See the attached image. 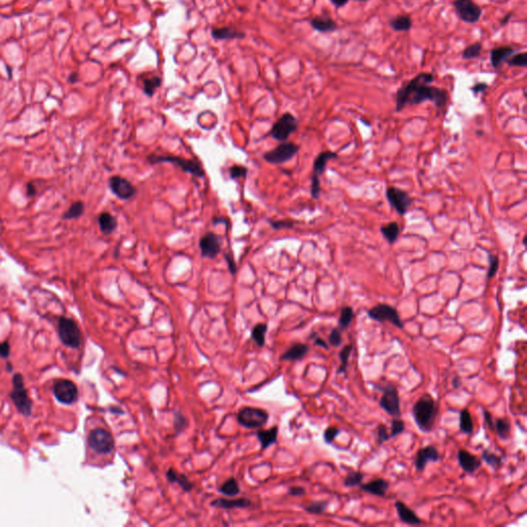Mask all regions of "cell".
<instances>
[{"label": "cell", "mask_w": 527, "mask_h": 527, "mask_svg": "<svg viewBox=\"0 0 527 527\" xmlns=\"http://www.w3.org/2000/svg\"><path fill=\"white\" fill-rule=\"evenodd\" d=\"M277 435H278V427L273 426L269 430H260L258 432L259 441L262 444V447L268 448L271 445L275 444L277 442Z\"/></svg>", "instance_id": "cell-29"}, {"label": "cell", "mask_w": 527, "mask_h": 527, "mask_svg": "<svg viewBox=\"0 0 527 527\" xmlns=\"http://www.w3.org/2000/svg\"><path fill=\"white\" fill-rule=\"evenodd\" d=\"M412 415L421 431L428 432L432 429L438 415V405L430 394L422 395L414 404Z\"/></svg>", "instance_id": "cell-2"}, {"label": "cell", "mask_w": 527, "mask_h": 527, "mask_svg": "<svg viewBox=\"0 0 527 527\" xmlns=\"http://www.w3.org/2000/svg\"><path fill=\"white\" fill-rule=\"evenodd\" d=\"M84 210H85V205L83 202L77 201V202H75V203H73L69 207V209L64 213L63 219H65V220L78 219L79 216H82V214L84 213Z\"/></svg>", "instance_id": "cell-38"}, {"label": "cell", "mask_w": 527, "mask_h": 527, "mask_svg": "<svg viewBox=\"0 0 527 527\" xmlns=\"http://www.w3.org/2000/svg\"><path fill=\"white\" fill-rule=\"evenodd\" d=\"M487 88H488V85L486 84V83H478V84L474 85V86L471 88V90H472L475 94H480V93L485 92L486 90H487Z\"/></svg>", "instance_id": "cell-54"}, {"label": "cell", "mask_w": 527, "mask_h": 527, "mask_svg": "<svg viewBox=\"0 0 527 527\" xmlns=\"http://www.w3.org/2000/svg\"><path fill=\"white\" fill-rule=\"evenodd\" d=\"M340 432H341V430L339 428L328 427L326 429V431H324V433H323V440L327 444H332Z\"/></svg>", "instance_id": "cell-49"}, {"label": "cell", "mask_w": 527, "mask_h": 527, "mask_svg": "<svg viewBox=\"0 0 527 527\" xmlns=\"http://www.w3.org/2000/svg\"><path fill=\"white\" fill-rule=\"evenodd\" d=\"M494 430L502 440H508L510 438L511 423L506 419L500 418L494 422Z\"/></svg>", "instance_id": "cell-36"}, {"label": "cell", "mask_w": 527, "mask_h": 527, "mask_svg": "<svg viewBox=\"0 0 527 527\" xmlns=\"http://www.w3.org/2000/svg\"><path fill=\"white\" fill-rule=\"evenodd\" d=\"M321 193V187H320V179L316 175H312L311 179V196L313 199H318Z\"/></svg>", "instance_id": "cell-50"}, {"label": "cell", "mask_w": 527, "mask_h": 527, "mask_svg": "<svg viewBox=\"0 0 527 527\" xmlns=\"http://www.w3.org/2000/svg\"><path fill=\"white\" fill-rule=\"evenodd\" d=\"M510 66L515 67H526L527 66V54L526 53H519L516 55H512L507 61Z\"/></svg>", "instance_id": "cell-43"}, {"label": "cell", "mask_w": 527, "mask_h": 527, "mask_svg": "<svg viewBox=\"0 0 527 527\" xmlns=\"http://www.w3.org/2000/svg\"><path fill=\"white\" fill-rule=\"evenodd\" d=\"M452 385H453V388H455V389L459 388L461 385V379L459 377H455L452 381Z\"/></svg>", "instance_id": "cell-61"}, {"label": "cell", "mask_w": 527, "mask_h": 527, "mask_svg": "<svg viewBox=\"0 0 527 527\" xmlns=\"http://www.w3.org/2000/svg\"><path fill=\"white\" fill-rule=\"evenodd\" d=\"M329 506V502L324 501V502H315V503H311L309 506H307L305 508V511L310 513V514H315V515H320L322 513H324V511L327 510Z\"/></svg>", "instance_id": "cell-44"}, {"label": "cell", "mask_w": 527, "mask_h": 527, "mask_svg": "<svg viewBox=\"0 0 527 527\" xmlns=\"http://www.w3.org/2000/svg\"><path fill=\"white\" fill-rule=\"evenodd\" d=\"M380 231H381L383 237L387 240V242L389 243V244H393V243L397 240V238L399 236V233H400V229H399L398 224L394 223V222L382 226Z\"/></svg>", "instance_id": "cell-30"}, {"label": "cell", "mask_w": 527, "mask_h": 527, "mask_svg": "<svg viewBox=\"0 0 527 527\" xmlns=\"http://www.w3.org/2000/svg\"><path fill=\"white\" fill-rule=\"evenodd\" d=\"M298 125V119L292 113L287 112L278 118L268 135L277 141H287L291 134L297 131Z\"/></svg>", "instance_id": "cell-4"}, {"label": "cell", "mask_w": 527, "mask_h": 527, "mask_svg": "<svg viewBox=\"0 0 527 527\" xmlns=\"http://www.w3.org/2000/svg\"><path fill=\"white\" fill-rule=\"evenodd\" d=\"M386 198L390 205L399 215H405L412 205V198L407 192L398 188H388L386 190Z\"/></svg>", "instance_id": "cell-12"}, {"label": "cell", "mask_w": 527, "mask_h": 527, "mask_svg": "<svg viewBox=\"0 0 527 527\" xmlns=\"http://www.w3.org/2000/svg\"><path fill=\"white\" fill-rule=\"evenodd\" d=\"M309 351V347L306 345V344H295L293 345L289 350H287L285 352V354L282 355V359L285 360H290V361H294V360H299L301 358H303Z\"/></svg>", "instance_id": "cell-27"}, {"label": "cell", "mask_w": 527, "mask_h": 527, "mask_svg": "<svg viewBox=\"0 0 527 527\" xmlns=\"http://www.w3.org/2000/svg\"><path fill=\"white\" fill-rule=\"evenodd\" d=\"M516 50L511 46H501L492 49L490 51V62L493 68H499L502 63L506 62L512 55H514Z\"/></svg>", "instance_id": "cell-21"}, {"label": "cell", "mask_w": 527, "mask_h": 527, "mask_svg": "<svg viewBox=\"0 0 527 527\" xmlns=\"http://www.w3.org/2000/svg\"><path fill=\"white\" fill-rule=\"evenodd\" d=\"M269 224L272 226L273 229H276V230L289 229V228L294 227V222H291V221H276V222L269 221Z\"/></svg>", "instance_id": "cell-52"}, {"label": "cell", "mask_w": 527, "mask_h": 527, "mask_svg": "<svg viewBox=\"0 0 527 527\" xmlns=\"http://www.w3.org/2000/svg\"><path fill=\"white\" fill-rule=\"evenodd\" d=\"M300 147L299 145L293 143V142H286L283 141L281 144L276 146L274 149L269 150L264 153L263 158L266 162L270 164H283L286 162L293 159L297 152L299 151Z\"/></svg>", "instance_id": "cell-6"}, {"label": "cell", "mask_w": 527, "mask_h": 527, "mask_svg": "<svg viewBox=\"0 0 527 527\" xmlns=\"http://www.w3.org/2000/svg\"><path fill=\"white\" fill-rule=\"evenodd\" d=\"M360 489L364 492L383 498L389 488V483L384 479H377L366 484H360Z\"/></svg>", "instance_id": "cell-20"}, {"label": "cell", "mask_w": 527, "mask_h": 527, "mask_svg": "<svg viewBox=\"0 0 527 527\" xmlns=\"http://www.w3.org/2000/svg\"><path fill=\"white\" fill-rule=\"evenodd\" d=\"M394 507L397 516L401 522L409 525H419L422 523V520L417 516V514L413 510H411L407 505H405L402 502H395Z\"/></svg>", "instance_id": "cell-19"}, {"label": "cell", "mask_w": 527, "mask_h": 527, "mask_svg": "<svg viewBox=\"0 0 527 527\" xmlns=\"http://www.w3.org/2000/svg\"><path fill=\"white\" fill-rule=\"evenodd\" d=\"M353 317H354V311H353L352 307H350V306L343 307L341 310L340 317H339V329L341 331L347 330L348 327L350 326V323L353 320Z\"/></svg>", "instance_id": "cell-34"}, {"label": "cell", "mask_w": 527, "mask_h": 527, "mask_svg": "<svg viewBox=\"0 0 527 527\" xmlns=\"http://www.w3.org/2000/svg\"><path fill=\"white\" fill-rule=\"evenodd\" d=\"M9 352H10V346L7 343L0 344V354L7 357L9 355Z\"/></svg>", "instance_id": "cell-58"}, {"label": "cell", "mask_w": 527, "mask_h": 527, "mask_svg": "<svg viewBox=\"0 0 527 527\" xmlns=\"http://www.w3.org/2000/svg\"><path fill=\"white\" fill-rule=\"evenodd\" d=\"M221 492L224 493L225 495H228V497H235V495H237L240 492L238 482L235 479H233V478L228 480L227 482H225L223 484V486L221 487Z\"/></svg>", "instance_id": "cell-40"}, {"label": "cell", "mask_w": 527, "mask_h": 527, "mask_svg": "<svg viewBox=\"0 0 527 527\" xmlns=\"http://www.w3.org/2000/svg\"><path fill=\"white\" fill-rule=\"evenodd\" d=\"M58 333L61 341L70 348H78L82 343V335L75 321L61 317L58 324Z\"/></svg>", "instance_id": "cell-5"}, {"label": "cell", "mask_w": 527, "mask_h": 527, "mask_svg": "<svg viewBox=\"0 0 527 527\" xmlns=\"http://www.w3.org/2000/svg\"><path fill=\"white\" fill-rule=\"evenodd\" d=\"M147 161L149 164H160V163H171L175 166H178L181 170L187 173H190L196 177H204L205 171L203 166L197 160H187L180 157L175 156H148Z\"/></svg>", "instance_id": "cell-3"}, {"label": "cell", "mask_w": 527, "mask_h": 527, "mask_svg": "<svg viewBox=\"0 0 527 527\" xmlns=\"http://www.w3.org/2000/svg\"><path fill=\"white\" fill-rule=\"evenodd\" d=\"M267 333V324L266 323H259L254 328L252 337L256 341V343L259 346H264L265 344V335Z\"/></svg>", "instance_id": "cell-41"}, {"label": "cell", "mask_w": 527, "mask_h": 527, "mask_svg": "<svg viewBox=\"0 0 527 527\" xmlns=\"http://www.w3.org/2000/svg\"><path fill=\"white\" fill-rule=\"evenodd\" d=\"M483 416H484V420H485V423H486V425H487V427L491 430H494V420H493L492 414L488 411L483 410Z\"/></svg>", "instance_id": "cell-53"}, {"label": "cell", "mask_w": 527, "mask_h": 527, "mask_svg": "<svg viewBox=\"0 0 527 527\" xmlns=\"http://www.w3.org/2000/svg\"><path fill=\"white\" fill-rule=\"evenodd\" d=\"M405 430V423L402 420L399 419H393L391 421V428H390V435L389 439L395 438L396 436L400 435Z\"/></svg>", "instance_id": "cell-47"}, {"label": "cell", "mask_w": 527, "mask_h": 527, "mask_svg": "<svg viewBox=\"0 0 527 527\" xmlns=\"http://www.w3.org/2000/svg\"><path fill=\"white\" fill-rule=\"evenodd\" d=\"M377 432H378V444L379 445H381L382 443L389 440V433H388L387 427L385 425L379 424L377 427Z\"/></svg>", "instance_id": "cell-51"}, {"label": "cell", "mask_w": 527, "mask_h": 527, "mask_svg": "<svg viewBox=\"0 0 527 527\" xmlns=\"http://www.w3.org/2000/svg\"><path fill=\"white\" fill-rule=\"evenodd\" d=\"M76 80H77V74L76 73H72L70 75V77H69V82L70 83H75Z\"/></svg>", "instance_id": "cell-63"}, {"label": "cell", "mask_w": 527, "mask_h": 527, "mask_svg": "<svg viewBox=\"0 0 527 527\" xmlns=\"http://www.w3.org/2000/svg\"><path fill=\"white\" fill-rule=\"evenodd\" d=\"M311 27L320 33H331L337 30V23L330 17L317 16L310 21Z\"/></svg>", "instance_id": "cell-22"}, {"label": "cell", "mask_w": 527, "mask_h": 527, "mask_svg": "<svg viewBox=\"0 0 527 527\" xmlns=\"http://www.w3.org/2000/svg\"><path fill=\"white\" fill-rule=\"evenodd\" d=\"M329 342L334 347L341 346V344L343 342V339H342L341 330L339 328H335V329L332 330V332L330 334V337H329Z\"/></svg>", "instance_id": "cell-48"}, {"label": "cell", "mask_w": 527, "mask_h": 527, "mask_svg": "<svg viewBox=\"0 0 527 527\" xmlns=\"http://www.w3.org/2000/svg\"><path fill=\"white\" fill-rule=\"evenodd\" d=\"M363 474L360 472H351L349 473L345 479H344V486L345 487H354V486H359L362 482Z\"/></svg>", "instance_id": "cell-42"}, {"label": "cell", "mask_w": 527, "mask_h": 527, "mask_svg": "<svg viewBox=\"0 0 527 527\" xmlns=\"http://www.w3.org/2000/svg\"><path fill=\"white\" fill-rule=\"evenodd\" d=\"M12 397L16 404L19 411L23 414L28 415L31 411V401L24 387L23 379L21 375H15L14 377V390Z\"/></svg>", "instance_id": "cell-14"}, {"label": "cell", "mask_w": 527, "mask_h": 527, "mask_svg": "<svg viewBox=\"0 0 527 527\" xmlns=\"http://www.w3.org/2000/svg\"><path fill=\"white\" fill-rule=\"evenodd\" d=\"M108 184H109L111 192L118 199L124 200V201L130 200L137 193L135 187L129 180H127L126 178L120 177V176H117V175L110 177L108 180Z\"/></svg>", "instance_id": "cell-15"}, {"label": "cell", "mask_w": 527, "mask_h": 527, "mask_svg": "<svg viewBox=\"0 0 527 527\" xmlns=\"http://www.w3.org/2000/svg\"><path fill=\"white\" fill-rule=\"evenodd\" d=\"M389 26L395 32H406L412 28L413 22L409 16L399 15L389 20Z\"/></svg>", "instance_id": "cell-26"}, {"label": "cell", "mask_w": 527, "mask_h": 527, "mask_svg": "<svg viewBox=\"0 0 527 527\" xmlns=\"http://www.w3.org/2000/svg\"><path fill=\"white\" fill-rule=\"evenodd\" d=\"M338 157V154L336 152H333V151H322L320 152L317 158L315 159L314 161V164H313V170H314V174L313 175H316V176H320L324 171H326V167H327V164L328 162L332 159H336Z\"/></svg>", "instance_id": "cell-24"}, {"label": "cell", "mask_w": 527, "mask_h": 527, "mask_svg": "<svg viewBox=\"0 0 527 527\" xmlns=\"http://www.w3.org/2000/svg\"><path fill=\"white\" fill-rule=\"evenodd\" d=\"M315 345L321 346V347H323L324 349H329V346H328L327 342H324L321 338H315Z\"/></svg>", "instance_id": "cell-59"}, {"label": "cell", "mask_w": 527, "mask_h": 527, "mask_svg": "<svg viewBox=\"0 0 527 527\" xmlns=\"http://www.w3.org/2000/svg\"><path fill=\"white\" fill-rule=\"evenodd\" d=\"M211 35L214 39L218 40H229V39H239L245 36L244 32L238 31L233 27H224V28H213L211 30Z\"/></svg>", "instance_id": "cell-23"}, {"label": "cell", "mask_w": 527, "mask_h": 527, "mask_svg": "<svg viewBox=\"0 0 527 527\" xmlns=\"http://www.w3.org/2000/svg\"><path fill=\"white\" fill-rule=\"evenodd\" d=\"M352 349H353L352 345L348 344V345L344 346L342 348V350L339 352V358L341 360V366H340V368L337 371L338 374H344L346 372V369H347V366H348V361H349V357H350V354L352 352Z\"/></svg>", "instance_id": "cell-39"}, {"label": "cell", "mask_w": 527, "mask_h": 527, "mask_svg": "<svg viewBox=\"0 0 527 527\" xmlns=\"http://www.w3.org/2000/svg\"><path fill=\"white\" fill-rule=\"evenodd\" d=\"M382 390V396L379 399V406L388 415L393 417L400 416V405L399 395L397 388L394 385H386L380 388Z\"/></svg>", "instance_id": "cell-8"}, {"label": "cell", "mask_w": 527, "mask_h": 527, "mask_svg": "<svg viewBox=\"0 0 527 527\" xmlns=\"http://www.w3.org/2000/svg\"><path fill=\"white\" fill-rule=\"evenodd\" d=\"M482 460L487 463L494 470L500 469L503 466V459L501 456L490 452L489 450H484L482 453Z\"/></svg>", "instance_id": "cell-37"}, {"label": "cell", "mask_w": 527, "mask_h": 527, "mask_svg": "<svg viewBox=\"0 0 527 527\" xmlns=\"http://www.w3.org/2000/svg\"><path fill=\"white\" fill-rule=\"evenodd\" d=\"M226 261L228 263V267H229V270L231 272V274H235L237 269H236V264H235V261L233 260V258L231 256H226Z\"/></svg>", "instance_id": "cell-55"}, {"label": "cell", "mask_w": 527, "mask_h": 527, "mask_svg": "<svg viewBox=\"0 0 527 527\" xmlns=\"http://www.w3.org/2000/svg\"><path fill=\"white\" fill-rule=\"evenodd\" d=\"M433 80L432 73L421 72L402 85L395 94V110L400 111L407 104L417 105L425 101L432 102L438 109H444L448 103V92L431 86Z\"/></svg>", "instance_id": "cell-1"}, {"label": "cell", "mask_w": 527, "mask_h": 527, "mask_svg": "<svg viewBox=\"0 0 527 527\" xmlns=\"http://www.w3.org/2000/svg\"><path fill=\"white\" fill-rule=\"evenodd\" d=\"M54 393L57 399L63 404H72L77 398V387L69 380L61 379L54 386Z\"/></svg>", "instance_id": "cell-16"}, {"label": "cell", "mask_w": 527, "mask_h": 527, "mask_svg": "<svg viewBox=\"0 0 527 527\" xmlns=\"http://www.w3.org/2000/svg\"><path fill=\"white\" fill-rule=\"evenodd\" d=\"M356 2H359V3H366V2H368V0H356Z\"/></svg>", "instance_id": "cell-64"}, {"label": "cell", "mask_w": 527, "mask_h": 527, "mask_svg": "<svg viewBox=\"0 0 527 527\" xmlns=\"http://www.w3.org/2000/svg\"><path fill=\"white\" fill-rule=\"evenodd\" d=\"M511 18H512V14H511V13H510V14H508V15H506V16H505V18H504V19H503V20L501 21V25H502V26H505V25H507V24H508V22L510 21V19H511Z\"/></svg>", "instance_id": "cell-62"}, {"label": "cell", "mask_w": 527, "mask_h": 527, "mask_svg": "<svg viewBox=\"0 0 527 527\" xmlns=\"http://www.w3.org/2000/svg\"><path fill=\"white\" fill-rule=\"evenodd\" d=\"M455 12L458 18L468 24L477 23L482 16V9L473 0H454Z\"/></svg>", "instance_id": "cell-11"}, {"label": "cell", "mask_w": 527, "mask_h": 527, "mask_svg": "<svg viewBox=\"0 0 527 527\" xmlns=\"http://www.w3.org/2000/svg\"><path fill=\"white\" fill-rule=\"evenodd\" d=\"M247 172H249V170H247L246 167L240 166V165H234L229 170L230 177L232 179H237V178H240V177H245Z\"/></svg>", "instance_id": "cell-46"}, {"label": "cell", "mask_w": 527, "mask_h": 527, "mask_svg": "<svg viewBox=\"0 0 527 527\" xmlns=\"http://www.w3.org/2000/svg\"><path fill=\"white\" fill-rule=\"evenodd\" d=\"M162 85V79L159 76H151L143 79V92L147 97H151L156 90Z\"/></svg>", "instance_id": "cell-33"}, {"label": "cell", "mask_w": 527, "mask_h": 527, "mask_svg": "<svg viewBox=\"0 0 527 527\" xmlns=\"http://www.w3.org/2000/svg\"><path fill=\"white\" fill-rule=\"evenodd\" d=\"M482 50H483V46L481 43H479V42L474 43V44L468 46L462 51V59L472 60V59L479 58L482 53Z\"/></svg>", "instance_id": "cell-35"}, {"label": "cell", "mask_w": 527, "mask_h": 527, "mask_svg": "<svg viewBox=\"0 0 527 527\" xmlns=\"http://www.w3.org/2000/svg\"><path fill=\"white\" fill-rule=\"evenodd\" d=\"M222 238L213 232H207L202 236L199 242L201 256L205 259H215L222 251Z\"/></svg>", "instance_id": "cell-13"}, {"label": "cell", "mask_w": 527, "mask_h": 527, "mask_svg": "<svg viewBox=\"0 0 527 527\" xmlns=\"http://www.w3.org/2000/svg\"><path fill=\"white\" fill-rule=\"evenodd\" d=\"M267 412L258 408L245 407L242 408L238 413L239 423L246 428H260L267 422Z\"/></svg>", "instance_id": "cell-9"}, {"label": "cell", "mask_w": 527, "mask_h": 527, "mask_svg": "<svg viewBox=\"0 0 527 527\" xmlns=\"http://www.w3.org/2000/svg\"><path fill=\"white\" fill-rule=\"evenodd\" d=\"M98 223L100 230L104 235H110L117 227V221L109 212H102L99 214Z\"/></svg>", "instance_id": "cell-25"}, {"label": "cell", "mask_w": 527, "mask_h": 527, "mask_svg": "<svg viewBox=\"0 0 527 527\" xmlns=\"http://www.w3.org/2000/svg\"><path fill=\"white\" fill-rule=\"evenodd\" d=\"M167 479L170 481V482H174V483H178L181 487L185 490V491H190L193 489V483L188 479V477H185L184 475L182 474H179L177 473L176 471H174L173 469H170L168 472H167Z\"/></svg>", "instance_id": "cell-31"}, {"label": "cell", "mask_w": 527, "mask_h": 527, "mask_svg": "<svg viewBox=\"0 0 527 527\" xmlns=\"http://www.w3.org/2000/svg\"><path fill=\"white\" fill-rule=\"evenodd\" d=\"M459 429L466 435H471L474 431V421L468 409H463L459 413Z\"/></svg>", "instance_id": "cell-32"}, {"label": "cell", "mask_w": 527, "mask_h": 527, "mask_svg": "<svg viewBox=\"0 0 527 527\" xmlns=\"http://www.w3.org/2000/svg\"><path fill=\"white\" fill-rule=\"evenodd\" d=\"M368 315L370 318H372L376 321H379V322L389 321L390 323L393 324L394 327H396L398 329L404 328V323L399 317L397 310L390 305L378 304L368 310Z\"/></svg>", "instance_id": "cell-10"}, {"label": "cell", "mask_w": 527, "mask_h": 527, "mask_svg": "<svg viewBox=\"0 0 527 527\" xmlns=\"http://www.w3.org/2000/svg\"><path fill=\"white\" fill-rule=\"evenodd\" d=\"M35 193H36V191H35V185L32 184V183H29V184L27 185V194H28V196H34Z\"/></svg>", "instance_id": "cell-60"}, {"label": "cell", "mask_w": 527, "mask_h": 527, "mask_svg": "<svg viewBox=\"0 0 527 527\" xmlns=\"http://www.w3.org/2000/svg\"><path fill=\"white\" fill-rule=\"evenodd\" d=\"M330 2L338 9H341L343 8L344 6H346L348 4L349 0H330Z\"/></svg>", "instance_id": "cell-57"}, {"label": "cell", "mask_w": 527, "mask_h": 527, "mask_svg": "<svg viewBox=\"0 0 527 527\" xmlns=\"http://www.w3.org/2000/svg\"><path fill=\"white\" fill-rule=\"evenodd\" d=\"M440 460V453L435 446H427V447L421 448L418 450L416 458H415V466L417 471L422 472L426 464L429 461L437 462Z\"/></svg>", "instance_id": "cell-17"}, {"label": "cell", "mask_w": 527, "mask_h": 527, "mask_svg": "<svg viewBox=\"0 0 527 527\" xmlns=\"http://www.w3.org/2000/svg\"><path fill=\"white\" fill-rule=\"evenodd\" d=\"M488 260H489V269L487 271V279H491L497 275V273L499 271L500 261H499L498 256L492 255V254H488Z\"/></svg>", "instance_id": "cell-45"}, {"label": "cell", "mask_w": 527, "mask_h": 527, "mask_svg": "<svg viewBox=\"0 0 527 527\" xmlns=\"http://www.w3.org/2000/svg\"><path fill=\"white\" fill-rule=\"evenodd\" d=\"M251 501L247 499H238L234 501L219 499L212 503V506L222 509H234V508H247L251 506Z\"/></svg>", "instance_id": "cell-28"}, {"label": "cell", "mask_w": 527, "mask_h": 527, "mask_svg": "<svg viewBox=\"0 0 527 527\" xmlns=\"http://www.w3.org/2000/svg\"><path fill=\"white\" fill-rule=\"evenodd\" d=\"M289 493L293 497H302L305 494V489L303 487H293L290 489Z\"/></svg>", "instance_id": "cell-56"}, {"label": "cell", "mask_w": 527, "mask_h": 527, "mask_svg": "<svg viewBox=\"0 0 527 527\" xmlns=\"http://www.w3.org/2000/svg\"><path fill=\"white\" fill-rule=\"evenodd\" d=\"M457 460L460 468L468 474L475 473L481 468L482 461L476 455L470 453L464 449H459L457 453Z\"/></svg>", "instance_id": "cell-18"}, {"label": "cell", "mask_w": 527, "mask_h": 527, "mask_svg": "<svg viewBox=\"0 0 527 527\" xmlns=\"http://www.w3.org/2000/svg\"><path fill=\"white\" fill-rule=\"evenodd\" d=\"M88 443L90 448L99 454L110 453L114 448V440L109 431L103 428H96L91 431Z\"/></svg>", "instance_id": "cell-7"}]
</instances>
